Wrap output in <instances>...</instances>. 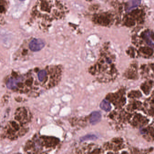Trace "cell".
I'll use <instances>...</instances> for the list:
<instances>
[{
    "mask_svg": "<svg viewBox=\"0 0 154 154\" xmlns=\"http://www.w3.org/2000/svg\"><path fill=\"white\" fill-rule=\"evenodd\" d=\"M47 74L46 79L42 86L46 88H52L55 86L60 80L61 69L58 67H50L47 69Z\"/></svg>",
    "mask_w": 154,
    "mask_h": 154,
    "instance_id": "6da1fadb",
    "label": "cell"
},
{
    "mask_svg": "<svg viewBox=\"0 0 154 154\" xmlns=\"http://www.w3.org/2000/svg\"><path fill=\"white\" fill-rule=\"evenodd\" d=\"M30 112L24 107L18 108L14 114V119L21 125H25L30 121Z\"/></svg>",
    "mask_w": 154,
    "mask_h": 154,
    "instance_id": "7a4b0ae2",
    "label": "cell"
},
{
    "mask_svg": "<svg viewBox=\"0 0 154 154\" xmlns=\"http://www.w3.org/2000/svg\"><path fill=\"white\" fill-rule=\"evenodd\" d=\"M124 92L118 91L114 94H110L107 96L108 99L117 106H122L124 104L125 98L124 96Z\"/></svg>",
    "mask_w": 154,
    "mask_h": 154,
    "instance_id": "3957f363",
    "label": "cell"
},
{
    "mask_svg": "<svg viewBox=\"0 0 154 154\" xmlns=\"http://www.w3.org/2000/svg\"><path fill=\"white\" fill-rule=\"evenodd\" d=\"M45 42L41 39L33 38L29 44V48L31 51L36 52L42 49L45 46Z\"/></svg>",
    "mask_w": 154,
    "mask_h": 154,
    "instance_id": "277c9868",
    "label": "cell"
},
{
    "mask_svg": "<svg viewBox=\"0 0 154 154\" xmlns=\"http://www.w3.org/2000/svg\"><path fill=\"white\" fill-rule=\"evenodd\" d=\"M101 119V114L99 111H94L92 112L90 119V122L92 125H96L100 122Z\"/></svg>",
    "mask_w": 154,
    "mask_h": 154,
    "instance_id": "5b68a950",
    "label": "cell"
},
{
    "mask_svg": "<svg viewBox=\"0 0 154 154\" xmlns=\"http://www.w3.org/2000/svg\"><path fill=\"white\" fill-rule=\"evenodd\" d=\"M6 0H0V21L3 20L7 8Z\"/></svg>",
    "mask_w": 154,
    "mask_h": 154,
    "instance_id": "8992f818",
    "label": "cell"
},
{
    "mask_svg": "<svg viewBox=\"0 0 154 154\" xmlns=\"http://www.w3.org/2000/svg\"><path fill=\"white\" fill-rule=\"evenodd\" d=\"M141 0H130L127 3V11H130L140 5Z\"/></svg>",
    "mask_w": 154,
    "mask_h": 154,
    "instance_id": "52a82bcc",
    "label": "cell"
},
{
    "mask_svg": "<svg viewBox=\"0 0 154 154\" xmlns=\"http://www.w3.org/2000/svg\"><path fill=\"white\" fill-rule=\"evenodd\" d=\"M47 74V69H43V70H40L38 73L37 77H38V80L41 84V86L44 82V81H45Z\"/></svg>",
    "mask_w": 154,
    "mask_h": 154,
    "instance_id": "ba28073f",
    "label": "cell"
},
{
    "mask_svg": "<svg viewBox=\"0 0 154 154\" xmlns=\"http://www.w3.org/2000/svg\"><path fill=\"white\" fill-rule=\"evenodd\" d=\"M100 107L103 110H105L106 112H108L111 109V106H110V103L106 100H104L101 102L100 104Z\"/></svg>",
    "mask_w": 154,
    "mask_h": 154,
    "instance_id": "9c48e42d",
    "label": "cell"
},
{
    "mask_svg": "<svg viewBox=\"0 0 154 154\" xmlns=\"http://www.w3.org/2000/svg\"><path fill=\"white\" fill-rule=\"evenodd\" d=\"M152 84L153 82L152 81L148 82H147L143 84V86H142V89L145 94H148L149 93Z\"/></svg>",
    "mask_w": 154,
    "mask_h": 154,
    "instance_id": "30bf717a",
    "label": "cell"
},
{
    "mask_svg": "<svg viewBox=\"0 0 154 154\" xmlns=\"http://www.w3.org/2000/svg\"><path fill=\"white\" fill-rule=\"evenodd\" d=\"M145 39L149 45L153 46V33L151 32H147L145 33L144 36Z\"/></svg>",
    "mask_w": 154,
    "mask_h": 154,
    "instance_id": "8fae6325",
    "label": "cell"
},
{
    "mask_svg": "<svg viewBox=\"0 0 154 154\" xmlns=\"http://www.w3.org/2000/svg\"><path fill=\"white\" fill-rule=\"evenodd\" d=\"M140 51L146 56H151L153 54V50L150 48H143L140 50Z\"/></svg>",
    "mask_w": 154,
    "mask_h": 154,
    "instance_id": "7c38bea8",
    "label": "cell"
},
{
    "mask_svg": "<svg viewBox=\"0 0 154 154\" xmlns=\"http://www.w3.org/2000/svg\"><path fill=\"white\" fill-rule=\"evenodd\" d=\"M96 139H97V137L95 135H87L81 137L80 140V141L83 142V141H87V140H95Z\"/></svg>",
    "mask_w": 154,
    "mask_h": 154,
    "instance_id": "4fadbf2b",
    "label": "cell"
},
{
    "mask_svg": "<svg viewBox=\"0 0 154 154\" xmlns=\"http://www.w3.org/2000/svg\"><path fill=\"white\" fill-rule=\"evenodd\" d=\"M142 96V94L139 91H133L128 94V97L130 98H137Z\"/></svg>",
    "mask_w": 154,
    "mask_h": 154,
    "instance_id": "5bb4252c",
    "label": "cell"
}]
</instances>
